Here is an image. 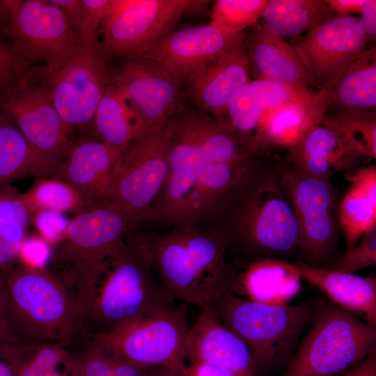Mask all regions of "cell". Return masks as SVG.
I'll use <instances>...</instances> for the list:
<instances>
[{
  "instance_id": "6da1fadb",
  "label": "cell",
  "mask_w": 376,
  "mask_h": 376,
  "mask_svg": "<svg viewBox=\"0 0 376 376\" xmlns=\"http://www.w3.org/2000/svg\"><path fill=\"white\" fill-rule=\"evenodd\" d=\"M280 159H257L207 226L225 236L242 263L299 256V230L279 185Z\"/></svg>"
},
{
  "instance_id": "7a4b0ae2",
  "label": "cell",
  "mask_w": 376,
  "mask_h": 376,
  "mask_svg": "<svg viewBox=\"0 0 376 376\" xmlns=\"http://www.w3.org/2000/svg\"><path fill=\"white\" fill-rule=\"evenodd\" d=\"M127 239L143 252L171 297L203 308L235 292L237 272L225 260V236L211 226L140 230Z\"/></svg>"
},
{
  "instance_id": "3957f363",
  "label": "cell",
  "mask_w": 376,
  "mask_h": 376,
  "mask_svg": "<svg viewBox=\"0 0 376 376\" xmlns=\"http://www.w3.org/2000/svg\"><path fill=\"white\" fill-rule=\"evenodd\" d=\"M0 281L17 344L49 342L68 347L82 337L76 299L49 269L17 261L0 269Z\"/></svg>"
},
{
  "instance_id": "277c9868",
  "label": "cell",
  "mask_w": 376,
  "mask_h": 376,
  "mask_svg": "<svg viewBox=\"0 0 376 376\" xmlns=\"http://www.w3.org/2000/svg\"><path fill=\"white\" fill-rule=\"evenodd\" d=\"M173 301L143 252L127 239L81 305L83 337L109 332Z\"/></svg>"
},
{
  "instance_id": "5b68a950",
  "label": "cell",
  "mask_w": 376,
  "mask_h": 376,
  "mask_svg": "<svg viewBox=\"0 0 376 376\" xmlns=\"http://www.w3.org/2000/svg\"><path fill=\"white\" fill-rule=\"evenodd\" d=\"M130 234L127 216L110 201H96L74 214L52 247L50 269L72 292L79 309L110 258Z\"/></svg>"
},
{
  "instance_id": "8992f818",
  "label": "cell",
  "mask_w": 376,
  "mask_h": 376,
  "mask_svg": "<svg viewBox=\"0 0 376 376\" xmlns=\"http://www.w3.org/2000/svg\"><path fill=\"white\" fill-rule=\"evenodd\" d=\"M259 158L169 170L139 230L207 226Z\"/></svg>"
},
{
  "instance_id": "52a82bcc",
  "label": "cell",
  "mask_w": 376,
  "mask_h": 376,
  "mask_svg": "<svg viewBox=\"0 0 376 376\" xmlns=\"http://www.w3.org/2000/svg\"><path fill=\"white\" fill-rule=\"evenodd\" d=\"M317 301L272 305L227 292L208 306L246 345L257 369L270 368L292 354L312 322Z\"/></svg>"
},
{
  "instance_id": "ba28073f",
  "label": "cell",
  "mask_w": 376,
  "mask_h": 376,
  "mask_svg": "<svg viewBox=\"0 0 376 376\" xmlns=\"http://www.w3.org/2000/svg\"><path fill=\"white\" fill-rule=\"evenodd\" d=\"M308 328L283 376H334L376 347V325L329 299L317 301Z\"/></svg>"
},
{
  "instance_id": "9c48e42d",
  "label": "cell",
  "mask_w": 376,
  "mask_h": 376,
  "mask_svg": "<svg viewBox=\"0 0 376 376\" xmlns=\"http://www.w3.org/2000/svg\"><path fill=\"white\" fill-rule=\"evenodd\" d=\"M98 45L99 36L79 40L60 68L33 65L21 77L45 89L73 130H91L95 109L111 83L109 65Z\"/></svg>"
},
{
  "instance_id": "30bf717a",
  "label": "cell",
  "mask_w": 376,
  "mask_h": 376,
  "mask_svg": "<svg viewBox=\"0 0 376 376\" xmlns=\"http://www.w3.org/2000/svg\"><path fill=\"white\" fill-rule=\"evenodd\" d=\"M187 305L182 302L158 308L91 338L109 352L143 368L161 367L185 376Z\"/></svg>"
},
{
  "instance_id": "8fae6325",
  "label": "cell",
  "mask_w": 376,
  "mask_h": 376,
  "mask_svg": "<svg viewBox=\"0 0 376 376\" xmlns=\"http://www.w3.org/2000/svg\"><path fill=\"white\" fill-rule=\"evenodd\" d=\"M279 185L299 230V257L310 266L326 267L338 248L339 200L331 180L313 177L280 159Z\"/></svg>"
},
{
  "instance_id": "7c38bea8",
  "label": "cell",
  "mask_w": 376,
  "mask_h": 376,
  "mask_svg": "<svg viewBox=\"0 0 376 376\" xmlns=\"http://www.w3.org/2000/svg\"><path fill=\"white\" fill-rule=\"evenodd\" d=\"M169 123L147 129L120 157L109 201L127 216L129 236L141 228L169 174Z\"/></svg>"
},
{
  "instance_id": "4fadbf2b",
  "label": "cell",
  "mask_w": 376,
  "mask_h": 376,
  "mask_svg": "<svg viewBox=\"0 0 376 376\" xmlns=\"http://www.w3.org/2000/svg\"><path fill=\"white\" fill-rule=\"evenodd\" d=\"M10 22L3 34L15 61L18 79L33 64L42 61L60 68L79 40L63 12L47 0H8Z\"/></svg>"
},
{
  "instance_id": "5bb4252c",
  "label": "cell",
  "mask_w": 376,
  "mask_h": 376,
  "mask_svg": "<svg viewBox=\"0 0 376 376\" xmlns=\"http://www.w3.org/2000/svg\"><path fill=\"white\" fill-rule=\"evenodd\" d=\"M185 0H111L102 22L99 51L109 64L143 54L171 33L183 15Z\"/></svg>"
},
{
  "instance_id": "9a60e30c",
  "label": "cell",
  "mask_w": 376,
  "mask_h": 376,
  "mask_svg": "<svg viewBox=\"0 0 376 376\" xmlns=\"http://www.w3.org/2000/svg\"><path fill=\"white\" fill-rule=\"evenodd\" d=\"M256 156L227 116L182 112L169 123L170 170L214 163H236Z\"/></svg>"
},
{
  "instance_id": "2e32d148",
  "label": "cell",
  "mask_w": 376,
  "mask_h": 376,
  "mask_svg": "<svg viewBox=\"0 0 376 376\" xmlns=\"http://www.w3.org/2000/svg\"><path fill=\"white\" fill-rule=\"evenodd\" d=\"M0 113L38 151L59 166L74 130L63 121L44 88L22 79L0 86Z\"/></svg>"
},
{
  "instance_id": "e0dca14e",
  "label": "cell",
  "mask_w": 376,
  "mask_h": 376,
  "mask_svg": "<svg viewBox=\"0 0 376 376\" xmlns=\"http://www.w3.org/2000/svg\"><path fill=\"white\" fill-rule=\"evenodd\" d=\"M109 69L111 82L123 91L148 129L164 125L182 111L184 81L157 61L130 55Z\"/></svg>"
},
{
  "instance_id": "ac0fdd59",
  "label": "cell",
  "mask_w": 376,
  "mask_h": 376,
  "mask_svg": "<svg viewBox=\"0 0 376 376\" xmlns=\"http://www.w3.org/2000/svg\"><path fill=\"white\" fill-rule=\"evenodd\" d=\"M359 18L336 15L301 37L293 46L319 90L329 88L366 49Z\"/></svg>"
},
{
  "instance_id": "d6986e66",
  "label": "cell",
  "mask_w": 376,
  "mask_h": 376,
  "mask_svg": "<svg viewBox=\"0 0 376 376\" xmlns=\"http://www.w3.org/2000/svg\"><path fill=\"white\" fill-rule=\"evenodd\" d=\"M250 80V63L243 31L225 52L185 81L190 98L202 112L220 118L227 115L233 95Z\"/></svg>"
},
{
  "instance_id": "ffe728a7",
  "label": "cell",
  "mask_w": 376,
  "mask_h": 376,
  "mask_svg": "<svg viewBox=\"0 0 376 376\" xmlns=\"http://www.w3.org/2000/svg\"><path fill=\"white\" fill-rule=\"evenodd\" d=\"M238 35L209 22L173 31L141 55L160 63L185 82L225 52Z\"/></svg>"
},
{
  "instance_id": "44dd1931",
  "label": "cell",
  "mask_w": 376,
  "mask_h": 376,
  "mask_svg": "<svg viewBox=\"0 0 376 376\" xmlns=\"http://www.w3.org/2000/svg\"><path fill=\"white\" fill-rule=\"evenodd\" d=\"M185 359L190 363L214 364L236 376H256L257 370L244 342L226 327L208 306L202 308L189 329Z\"/></svg>"
},
{
  "instance_id": "7402d4cb",
  "label": "cell",
  "mask_w": 376,
  "mask_h": 376,
  "mask_svg": "<svg viewBox=\"0 0 376 376\" xmlns=\"http://www.w3.org/2000/svg\"><path fill=\"white\" fill-rule=\"evenodd\" d=\"M329 107L327 90L323 88L311 99L288 102L267 111L250 139L252 152L263 157L276 148L287 150L311 128L321 124Z\"/></svg>"
},
{
  "instance_id": "603a6c76",
  "label": "cell",
  "mask_w": 376,
  "mask_h": 376,
  "mask_svg": "<svg viewBox=\"0 0 376 376\" xmlns=\"http://www.w3.org/2000/svg\"><path fill=\"white\" fill-rule=\"evenodd\" d=\"M123 151L98 139L71 142L51 177L65 180L93 201H109Z\"/></svg>"
},
{
  "instance_id": "cb8c5ba5",
  "label": "cell",
  "mask_w": 376,
  "mask_h": 376,
  "mask_svg": "<svg viewBox=\"0 0 376 376\" xmlns=\"http://www.w3.org/2000/svg\"><path fill=\"white\" fill-rule=\"evenodd\" d=\"M363 158L335 132L319 125L288 148L283 160L304 173L331 180L338 172L350 174L359 169Z\"/></svg>"
},
{
  "instance_id": "d4e9b609",
  "label": "cell",
  "mask_w": 376,
  "mask_h": 376,
  "mask_svg": "<svg viewBox=\"0 0 376 376\" xmlns=\"http://www.w3.org/2000/svg\"><path fill=\"white\" fill-rule=\"evenodd\" d=\"M251 77L299 86L311 90L315 86L293 46L271 33L261 20L245 33Z\"/></svg>"
},
{
  "instance_id": "484cf974",
  "label": "cell",
  "mask_w": 376,
  "mask_h": 376,
  "mask_svg": "<svg viewBox=\"0 0 376 376\" xmlns=\"http://www.w3.org/2000/svg\"><path fill=\"white\" fill-rule=\"evenodd\" d=\"M317 92L285 83L251 79L233 95L226 116L249 146L250 139L265 112L288 102L311 99Z\"/></svg>"
},
{
  "instance_id": "4316f807",
  "label": "cell",
  "mask_w": 376,
  "mask_h": 376,
  "mask_svg": "<svg viewBox=\"0 0 376 376\" xmlns=\"http://www.w3.org/2000/svg\"><path fill=\"white\" fill-rule=\"evenodd\" d=\"M301 277L320 289L331 301L376 325V279L294 262Z\"/></svg>"
},
{
  "instance_id": "83f0119b",
  "label": "cell",
  "mask_w": 376,
  "mask_h": 376,
  "mask_svg": "<svg viewBox=\"0 0 376 376\" xmlns=\"http://www.w3.org/2000/svg\"><path fill=\"white\" fill-rule=\"evenodd\" d=\"M237 274L235 294L272 305H285L301 288V277L293 263L277 258H263L244 263Z\"/></svg>"
},
{
  "instance_id": "f1b7e54d",
  "label": "cell",
  "mask_w": 376,
  "mask_h": 376,
  "mask_svg": "<svg viewBox=\"0 0 376 376\" xmlns=\"http://www.w3.org/2000/svg\"><path fill=\"white\" fill-rule=\"evenodd\" d=\"M349 188L339 201L338 221L347 249L376 227V166L360 167L345 174Z\"/></svg>"
},
{
  "instance_id": "f546056e",
  "label": "cell",
  "mask_w": 376,
  "mask_h": 376,
  "mask_svg": "<svg viewBox=\"0 0 376 376\" xmlns=\"http://www.w3.org/2000/svg\"><path fill=\"white\" fill-rule=\"evenodd\" d=\"M148 128L111 80L95 109L91 130L97 139L123 151Z\"/></svg>"
},
{
  "instance_id": "4dcf8cb0",
  "label": "cell",
  "mask_w": 376,
  "mask_h": 376,
  "mask_svg": "<svg viewBox=\"0 0 376 376\" xmlns=\"http://www.w3.org/2000/svg\"><path fill=\"white\" fill-rule=\"evenodd\" d=\"M56 169L0 113V187L27 176L51 177Z\"/></svg>"
},
{
  "instance_id": "1f68e13d",
  "label": "cell",
  "mask_w": 376,
  "mask_h": 376,
  "mask_svg": "<svg viewBox=\"0 0 376 376\" xmlns=\"http://www.w3.org/2000/svg\"><path fill=\"white\" fill-rule=\"evenodd\" d=\"M326 89L329 107L375 112V47L367 49L344 70L331 87Z\"/></svg>"
},
{
  "instance_id": "d6a6232c",
  "label": "cell",
  "mask_w": 376,
  "mask_h": 376,
  "mask_svg": "<svg viewBox=\"0 0 376 376\" xmlns=\"http://www.w3.org/2000/svg\"><path fill=\"white\" fill-rule=\"evenodd\" d=\"M335 15L325 0H269L260 20L284 38L306 34Z\"/></svg>"
},
{
  "instance_id": "836d02e7",
  "label": "cell",
  "mask_w": 376,
  "mask_h": 376,
  "mask_svg": "<svg viewBox=\"0 0 376 376\" xmlns=\"http://www.w3.org/2000/svg\"><path fill=\"white\" fill-rule=\"evenodd\" d=\"M320 125L335 132L360 155L376 158L375 112L329 107Z\"/></svg>"
},
{
  "instance_id": "e575fe53",
  "label": "cell",
  "mask_w": 376,
  "mask_h": 376,
  "mask_svg": "<svg viewBox=\"0 0 376 376\" xmlns=\"http://www.w3.org/2000/svg\"><path fill=\"white\" fill-rule=\"evenodd\" d=\"M22 197L32 212L52 210L60 213L81 212L93 201L69 182L54 177L38 178Z\"/></svg>"
},
{
  "instance_id": "d590c367",
  "label": "cell",
  "mask_w": 376,
  "mask_h": 376,
  "mask_svg": "<svg viewBox=\"0 0 376 376\" xmlns=\"http://www.w3.org/2000/svg\"><path fill=\"white\" fill-rule=\"evenodd\" d=\"M18 376H71L68 347L57 343L21 344Z\"/></svg>"
},
{
  "instance_id": "8d00e7d4",
  "label": "cell",
  "mask_w": 376,
  "mask_h": 376,
  "mask_svg": "<svg viewBox=\"0 0 376 376\" xmlns=\"http://www.w3.org/2000/svg\"><path fill=\"white\" fill-rule=\"evenodd\" d=\"M64 14L68 24L79 40L99 36L111 0H48Z\"/></svg>"
},
{
  "instance_id": "74e56055",
  "label": "cell",
  "mask_w": 376,
  "mask_h": 376,
  "mask_svg": "<svg viewBox=\"0 0 376 376\" xmlns=\"http://www.w3.org/2000/svg\"><path fill=\"white\" fill-rule=\"evenodd\" d=\"M269 0H217L210 23L232 35H238L261 19Z\"/></svg>"
},
{
  "instance_id": "f35d334b",
  "label": "cell",
  "mask_w": 376,
  "mask_h": 376,
  "mask_svg": "<svg viewBox=\"0 0 376 376\" xmlns=\"http://www.w3.org/2000/svg\"><path fill=\"white\" fill-rule=\"evenodd\" d=\"M31 225V212L11 184L0 187V237L23 242Z\"/></svg>"
},
{
  "instance_id": "ab89813d",
  "label": "cell",
  "mask_w": 376,
  "mask_h": 376,
  "mask_svg": "<svg viewBox=\"0 0 376 376\" xmlns=\"http://www.w3.org/2000/svg\"><path fill=\"white\" fill-rule=\"evenodd\" d=\"M69 367L71 376H111V356L88 338L81 349L69 351Z\"/></svg>"
},
{
  "instance_id": "60d3db41",
  "label": "cell",
  "mask_w": 376,
  "mask_h": 376,
  "mask_svg": "<svg viewBox=\"0 0 376 376\" xmlns=\"http://www.w3.org/2000/svg\"><path fill=\"white\" fill-rule=\"evenodd\" d=\"M376 266V227L364 233L358 242L336 258L327 268L350 274Z\"/></svg>"
},
{
  "instance_id": "b9f144b4",
  "label": "cell",
  "mask_w": 376,
  "mask_h": 376,
  "mask_svg": "<svg viewBox=\"0 0 376 376\" xmlns=\"http://www.w3.org/2000/svg\"><path fill=\"white\" fill-rule=\"evenodd\" d=\"M70 220L64 214L52 210H37L31 214V225L37 235L52 246L63 237Z\"/></svg>"
},
{
  "instance_id": "7bdbcfd3",
  "label": "cell",
  "mask_w": 376,
  "mask_h": 376,
  "mask_svg": "<svg viewBox=\"0 0 376 376\" xmlns=\"http://www.w3.org/2000/svg\"><path fill=\"white\" fill-rule=\"evenodd\" d=\"M51 246L38 235L26 237L22 242L17 261L31 267H46L51 256Z\"/></svg>"
},
{
  "instance_id": "ee69618b",
  "label": "cell",
  "mask_w": 376,
  "mask_h": 376,
  "mask_svg": "<svg viewBox=\"0 0 376 376\" xmlns=\"http://www.w3.org/2000/svg\"><path fill=\"white\" fill-rule=\"evenodd\" d=\"M21 361L20 345L0 340V376H18Z\"/></svg>"
},
{
  "instance_id": "f6af8a7d",
  "label": "cell",
  "mask_w": 376,
  "mask_h": 376,
  "mask_svg": "<svg viewBox=\"0 0 376 376\" xmlns=\"http://www.w3.org/2000/svg\"><path fill=\"white\" fill-rule=\"evenodd\" d=\"M18 80L12 53L6 42L0 37V86H10Z\"/></svg>"
},
{
  "instance_id": "bcb514c9",
  "label": "cell",
  "mask_w": 376,
  "mask_h": 376,
  "mask_svg": "<svg viewBox=\"0 0 376 376\" xmlns=\"http://www.w3.org/2000/svg\"><path fill=\"white\" fill-rule=\"evenodd\" d=\"M359 18L368 41H373L376 36V1L366 0Z\"/></svg>"
},
{
  "instance_id": "7dc6e473",
  "label": "cell",
  "mask_w": 376,
  "mask_h": 376,
  "mask_svg": "<svg viewBox=\"0 0 376 376\" xmlns=\"http://www.w3.org/2000/svg\"><path fill=\"white\" fill-rule=\"evenodd\" d=\"M110 354L111 356V376H144L148 370L118 355Z\"/></svg>"
},
{
  "instance_id": "c3c4849f",
  "label": "cell",
  "mask_w": 376,
  "mask_h": 376,
  "mask_svg": "<svg viewBox=\"0 0 376 376\" xmlns=\"http://www.w3.org/2000/svg\"><path fill=\"white\" fill-rule=\"evenodd\" d=\"M185 376H236L230 371L208 363H195L187 366Z\"/></svg>"
},
{
  "instance_id": "681fc988",
  "label": "cell",
  "mask_w": 376,
  "mask_h": 376,
  "mask_svg": "<svg viewBox=\"0 0 376 376\" xmlns=\"http://www.w3.org/2000/svg\"><path fill=\"white\" fill-rule=\"evenodd\" d=\"M22 244V242H13L0 237V269L17 261Z\"/></svg>"
},
{
  "instance_id": "f907efd6",
  "label": "cell",
  "mask_w": 376,
  "mask_h": 376,
  "mask_svg": "<svg viewBox=\"0 0 376 376\" xmlns=\"http://www.w3.org/2000/svg\"><path fill=\"white\" fill-rule=\"evenodd\" d=\"M331 10L337 15L360 14L366 0H325Z\"/></svg>"
},
{
  "instance_id": "816d5d0a",
  "label": "cell",
  "mask_w": 376,
  "mask_h": 376,
  "mask_svg": "<svg viewBox=\"0 0 376 376\" xmlns=\"http://www.w3.org/2000/svg\"><path fill=\"white\" fill-rule=\"evenodd\" d=\"M0 340L17 344L11 331L7 312L5 291L0 281Z\"/></svg>"
},
{
  "instance_id": "f5cc1de1",
  "label": "cell",
  "mask_w": 376,
  "mask_h": 376,
  "mask_svg": "<svg viewBox=\"0 0 376 376\" xmlns=\"http://www.w3.org/2000/svg\"><path fill=\"white\" fill-rule=\"evenodd\" d=\"M343 373L344 376H376V347L361 363Z\"/></svg>"
},
{
  "instance_id": "db71d44e",
  "label": "cell",
  "mask_w": 376,
  "mask_h": 376,
  "mask_svg": "<svg viewBox=\"0 0 376 376\" xmlns=\"http://www.w3.org/2000/svg\"><path fill=\"white\" fill-rule=\"evenodd\" d=\"M210 1L185 0L183 14H198L204 11Z\"/></svg>"
},
{
  "instance_id": "11a10c76",
  "label": "cell",
  "mask_w": 376,
  "mask_h": 376,
  "mask_svg": "<svg viewBox=\"0 0 376 376\" xmlns=\"http://www.w3.org/2000/svg\"><path fill=\"white\" fill-rule=\"evenodd\" d=\"M144 376H183L175 373L171 370L164 368L159 371L149 372L147 371Z\"/></svg>"
}]
</instances>
